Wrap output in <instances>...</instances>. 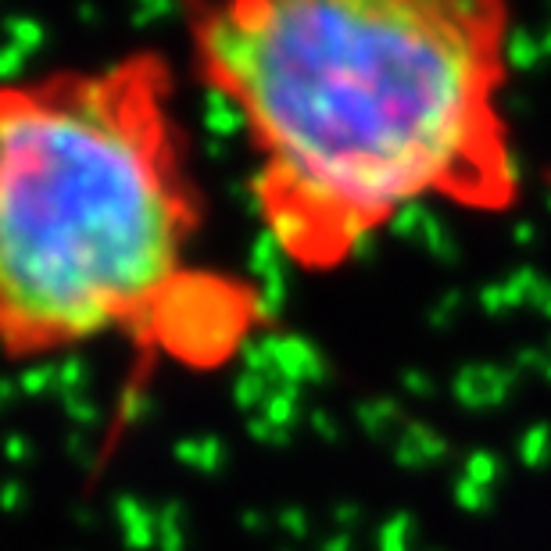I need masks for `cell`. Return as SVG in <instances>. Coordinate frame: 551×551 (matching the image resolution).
I'll return each instance as SVG.
<instances>
[{
	"instance_id": "obj_1",
	"label": "cell",
	"mask_w": 551,
	"mask_h": 551,
	"mask_svg": "<svg viewBox=\"0 0 551 551\" xmlns=\"http://www.w3.org/2000/svg\"><path fill=\"white\" fill-rule=\"evenodd\" d=\"M509 0H183L190 68L240 122L283 262L351 265L419 204L523 197Z\"/></svg>"
},
{
	"instance_id": "obj_2",
	"label": "cell",
	"mask_w": 551,
	"mask_h": 551,
	"mask_svg": "<svg viewBox=\"0 0 551 551\" xmlns=\"http://www.w3.org/2000/svg\"><path fill=\"white\" fill-rule=\"evenodd\" d=\"M204 219L162 51L0 79V358L122 337L219 365L262 308L194 262Z\"/></svg>"
}]
</instances>
